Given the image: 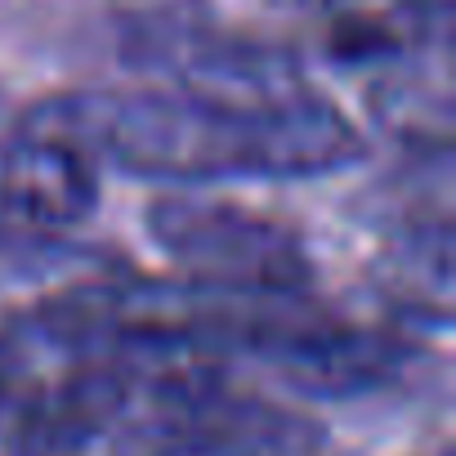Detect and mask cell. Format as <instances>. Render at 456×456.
<instances>
[{
  "label": "cell",
  "mask_w": 456,
  "mask_h": 456,
  "mask_svg": "<svg viewBox=\"0 0 456 456\" xmlns=\"http://www.w3.org/2000/svg\"><path fill=\"white\" fill-rule=\"evenodd\" d=\"M148 228L197 287L233 296H300L309 282V260L296 233L247 206L170 192L148 206Z\"/></svg>",
  "instance_id": "7a4b0ae2"
},
{
  "label": "cell",
  "mask_w": 456,
  "mask_h": 456,
  "mask_svg": "<svg viewBox=\"0 0 456 456\" xmlns=\"http://www.w3.org/2000/svg\"><path fill=\"white\" fill-rule=\"evenodd\" d=\"M23 134L72 148L94 170L117 166L143 179H305L362 157L358 130L309 86L273 94H210L175 81L68 90L23 117Z\"/></svg>",
  "instance_id": "6da1fadb"
},
{
  "label": "cell",
  "mask_w": 456,
  "mask_h": 456,
  "mask_svg": "<svg viewBox=\"0 0 456 456\" xmlns=\"http://www.w3.org/2000/svg\"><path fill=\"white\" fill-rule=\"evenodd\" d=\"M443 456H447V452H443Z\"/></svg>",
  "instance_id": "8992f818"
},
{
  "label": "cell",
  "mask_w": 456,
  "mask_h": 456,
  "mask_svg": "<svg viewBox=\"0 0 456 456\" xmlns=\"http://www.w3.org/2000/svg\"><path fill=\"white\" fill-rule=\"evenodd\" d=\"M309 5H340V0H309Z\"/></svg>",
  "instance_id": "5b68a950"
},
{
  "label": "cell",
  "mask_w": 456,
  "mask_h": 456,
  "mask_svg": "<svg viewBox=\"0 0 456 456\" xmlns=\"http://www.w3.org/2000/svg\"><path fill=\"white\" fill-rule=\"evenodd\" d=\"M99 201V170L37 134L0 143V233L5 238H59L77 228Z\"/></svg>",
  "instance_id": "3957f363"
},
{
  "label": "cell",
  "mask_w": 456,
  "mask_h": 456,
  "mask_svg": "<svg viewBox=\"0 0 456 456\" xmlns=\"http://www.w3.org/2000/svg\"><path fill=\"white\" fill-rule=\"evenodd\" d=\"M37 389V376L28 367V354L19 340H5L0 336V420H14L23 398Z\"/></svg>",
  "instance_id": "277c9868"
}]
</instances>
